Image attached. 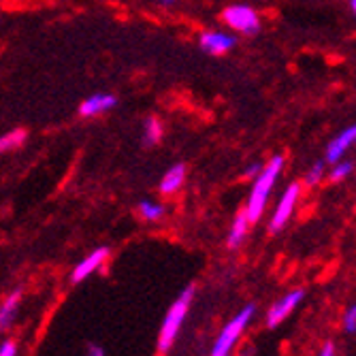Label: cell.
I'll list each match as a JSON object with an SVG mask.
<instances>
[{"label": "cell", "mask_w": 356, "mask_h": 356, "mask_svg": "<svg viewBox=\"0 0 356 356\" xmlns=\"http://www.w3.org/2000/svg\"><path fill=\"white\" fill-rule=\"evenodd\" d=\"M282 169H284V156H273L267 163V167H263V171L258 173V177L254 179L250 199H248V207H245L248 222H256L258 218L263 216V211L267 207V201H269L271 188L275 186Z\"/></svg>", "instance_id": "6da1fadb"}, {"label": "cell", "mask_w": 356, "mask_h": 356, "mask_svg": "<svg viewBox=\"0 0 356 356\" xmlns=\"http://www.w3.org/2000/svg\"><path fill=\"white\" fill-rule=\"evenodd\" d=\"M192 299H194V286H188V288H184V293L169 307V312L163 320V327H160V335H158V350L160 352H167L173 346V341L177 339L184 320L190 312Z\"/></svg>", "instance_id": "7a4b0ae2"}, {"label": "cell", "mask_w": 356, "mask_h": 356, "mask_svg": "<svg viewBox=\"0 0 356 356\" xmlns=\"http://www.w3.org/2000/svg\"><path fill=\"white\" fill-rule=\"evenodd\" d=\"M252 316H254V305L243 307V309L229 322V325H226V327L222 329V333L218 335V339H216V343H213V348H211V356H229L231 350L235 348L237 339L241 337V333H243L245 327L250 325Z\"/></svg>", "instance_id": "3957f363"}, {"label": "cell", "mask_w": 356, "mask_h": 356, "mask_svg": "<svg viewBox=\"0 0 356 356\" xmlns=\"http://www.w3.org/2000/svg\"><path fill=\"white\" fill-rule=\"evenodd\" d=\"M224 22L229 24L233 30L241 32V35H256L261 30V17L250 7V5H231L226 7L222 13Z\"/></svg>", "instance_id": "277c9868"}, {"label": "cell", "mask_w": 356, "mask_h": 356, "mask_svg": "<svg viewBox=\"0 0 356 356\" xmlns=\"http://www.w3.org/2000/svg\"><path fill=\"white\" fill-rule=\"evenodd\" d=\"M299 197H301V186L299 184H293V186L286 188V192L282 194V199H280V203H277V207H275V211L271 216V224H269L271 233L284 229V224L290 220V216H293V211L297 207Z\"/></svg>", "instance_id": "5b68a950"}, {"label": "cell", "mask_w": 356, "mask_h": 356, "mask_svg": "<svg viewBox=\"0 0 356 356\" xmlns=\"http://www.w3.org/2000/svg\"><path fill=\"white\" fill-rule=\"evenodd\" d=\"M199 45H201L203 51H207L211 56H224L237 45V39L233 35H229V32L205 30V32H201V37H199Z\"/></svg>", "instance_id": "8992f818"}, {"label": "cell", "mask_w": 356, "mask_h": 356, "mask_svg": "<svg viewBox=\"0 0 356 356\" xmlns=\"http://www.w3.org/2000/svg\"><path fill=\"white\" fill-rule=\"evenodd\" d=\"M303 297H305V293H303L301 288H299V290H293V293H288L286 297H282V299L269 309V314H267V325H269V327L282 325V322L297 309V305L303 301Z\"/></svg>", "instance_id": "52a82bcc"}, {"label": "cell", "mask_w": 356, "mask_h": 356, "mask_svg": "<svg viewBox=\"0 0 356 356\" xmlns=\"http://www.w3.org/2000/svg\"><path fill=\"white\" fill-rule=\"evenodd\" d=\"M118 105V99L113 94H107V92H96L88 99L81 101L79 105V115L81 118H96V115H103V113H109L111 109H115Z\"/></svg>", "instance_id": "ba28073f"}, {"label": "cell", "mask_w": 356, "mask_h": 356, "mask_svg": "<svg viewBox=\"0 0 356 356\" xmlns=\"http://www.w3.org/2000/svg\"><path fill=\"white\" fill-rule=\"evenodd\" d=\"M356 143V124L348 126L346 131H341L327 147V163L331 165H337L339 160L343 158V154Z\"/></svg>", "instance_id": "9c48e42d"}, {"label": "cell", "mask_w": 356, "mask_h": 356, "mask_svg": "<svg viewBox=\"0 0 356 356\" xmlns=\"http://www.w3.org/2000/svg\"><path fill=\"white\" fill-rule=\"evenodd\" d=\"M107 256H109V248H99V250H94L92 254H88L83 261L75 267V271H73V282L77 284V282H83L86 277H90L94 271H99L101 269V265L107 261Z\"/></svg>", "instance_id": "30bf717a"}, {"label": "cell", "mask_w": 356, "mask_h": 356, "mask_svg": "<svg viewBox=\"0 0 356 356\" xmlns=\"http://www.w3.org/2000/svg\"><path fill=\"white\" fill-rule=\"evenodd\" d=\"M22 301V290H15L11 293L3 305H0V331H7L11 327V322L15 320V314H17V305Z\"/></svg>", "instance_id": "8fae6325"}, {"label": "cell", "mask_w": 356, "mask_h": 356, "mask_svg": "<svg viewBox=\"0 0 356 356\" xmlns=\"http://www.w3.org/2000/svg\"><path fill=\"white\" fill-rule=\"evenodd\" d=\"M184 179H186V167H184L181 163H179V165H173V167L165 173V177L160 179V192H163V194H173V192H177V190L181 188Z\"/></svg>", "instance_id": "7c38bea8"}, {"label": "cell", "mask_w": 356, "mask_h": 356, "mask_svg": "<svg viewBox=\"0 0 356 356\" xmlns=\"http://www.w3.org/2000/svg\"><path fill=\"white\" fill-rule=\"evenodd\" d=\"M160 139H163V122H160L156 115L145 118V122H143V145L152 147V145L160 143Z\"/></svg>", "instance_id": "4fadbf2b"}, {"label": "cell", "mask_w": 356, "mask_h": 356, "mask_svg": "<svg viewBox=\"0 0 356 356\" xmlns=\"http://www.w3.org/2000/svg\"><path fill=\"white\" fill-rule=\"evenodd\" d=\"M248 216L245 211L239 213L233 222V229H231V235H229V248H237L241 245V241L245 239V233H248Z\"/></svg>", "instance_id": "5bb4252c"}, {"label": "cell", "mask_w": 356, "mask_h": 356, "mask_svg": "<svg viewBox=\"0 0 356 356\" xmlns=\"http://www.w3.org/2000/svg\"><path fill=\"white\" fill-rule=\"evenodd\" d=\"M24 141H26V133L24 131H11V133L3 135V137H0V154L19 147Z\"/></svg>", "instance_id": "9a60e30c"}, {"label": "cell", "mask_w": 356, "mask_h": 356, "mask_svg": "<svg viewBox=\"0 0 356 356\" xmlns=\"http://www.w3.org/2000/svg\"><path fill=\"white\" fill-rule=\"evenodd\" d=\"M139 213H141L143 220L154 222V220H160L165 216V207L160 203H154V201H141L139 203Z\"/></svg>", "instance_id": "2e32d148"}, {"label": "cell", "mask_w": 356, "mask_h": 356, "mask_svg": "<svg viewBox=\"0 0 356 356\" xmlns=\"http://www.w3.org/2000/svg\"><path fill=\"white\" fill-rule=\"evenodd\" d=\"M325 167H327L325 160H318L305 175V186H318L322 181V177H325Z\"/></svg>", "instance_id": "e0dca14e"}, {"label": "cell", "mask_w": 356, "mask_h": 356, "mask_svg": "<svg viewBox=\"0 0 356 356\" xmlns=\"http://www.w3.org/2000/svg\"><path fill=\"white\" fill-rule=\"evenodd\" d=\"M352 163H348V160H346V163H337L335 165V169L331 171V181H341L343 177H348L350 173H352Z\"/></svg>", "instance_id": "ac0fdd59"}, {"label": "cell", "mask_w": 356, "mask_h": 356, "mask_svg": "<svg viewBox=\"0 0 356 356\" xmlns=\"http://www.w3.org/2000/svg\"><path fill=\"white\" fill-rule=\"evenodd\" d=\"M343 329L348 333H356V303L348 307V312L343 314Z\"/></svg>", "instance_id": "d6986e66"}, {"label": "cell", "mask_w": 356, "mask_h": 356, "mask_svg": "<svg viewBox=\"0 0 356 356\" xmlns=\"http://www.w3.org/2000/svg\"><path fill=\"white\" fill-rule=\"evenodd\" d=\"M15 343L13 341H5L3 346H0V356H15Z\"/></svg>", "instance_id": "ffe728a7"}, {"label": "cell", "mask_w": 356, "mask_h": 356, "mask_svg": "<svg viewBox=\"0 0 356 356\" xmlns=\"http://www.w3.org/2000/svg\"><path fill=\"white\" fill-rule=\"evenodd\" d=\"M263 171V165L261 163H254V165H250L248 167V171H245V177H250V179H256L258 177V173Z\"/></svg>", "instance_id": "44dd1931"}, {"label": "cell", "mask_w": 356, "mask_h": 356, "mask_svg": "<svg viewBox=\"0 0 356 356\" xmlns=\"http://www.w3.org/2000/svg\"><path fill=\"white\" fill-rule=\"evenodd\" d=\"M318 356H335V346L329 341V343H325V348L320 350V354Z\"/></svg>", "instance_id": "7402d4cb"}, {"label": "cell", "mask_w": 356, "mask_h": 356, "mask_svg": "<svg viewBox=\"0 0 356 356\" xmlns=\"http://www.w3.org/2000/svg\"><path fill=\"white\" fill-rule=\"evenodd\" d=\"M88 356H105V352H103L101 348H90Z\"/></svg>", "instance_id": "603a6c76"}, {"label": "cell", "mask_w": 356, "mask_h": 356, "mask_svg": "<svg viewBox=\"0 0 356 356\" xmlns=\"http://www.w3.org/2000/svg\"><path fill=\"white\" fill-rule=\"evenodd\" d=\"M175 3H179V0H160V5H165V7H169V5H175Z\"/></svg>", "instance_id": "cb8c5ba5"}, {"label": "cell", "mask_w": 356, "mask_h": 356, "mask_svg": "<svg viewBox=\"0 0 356 356\" xmlns=\"http://www.w3.org/2000/svg\"><path fill=\"white\" fill-rule=\"evenodd\" d=\"M350 7H352V11L356 13V0H350Z\"/></svg>", "instance_id": "d4e9b609"}, {"label": "cell", "mask_w": 356, "mask_h": 356, "mask_svg": "<svg viewBox=\"0 0 356 356\" xmlns=\"http://www.w3.org/2000/svg\"><path fill=\"white\" fill-rule=\"evenodd\" d=\"M0 22H3V13H0Z\"/></svg>", "instance_id": "484cf974"}]
</instances>
